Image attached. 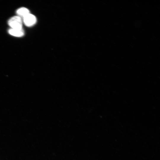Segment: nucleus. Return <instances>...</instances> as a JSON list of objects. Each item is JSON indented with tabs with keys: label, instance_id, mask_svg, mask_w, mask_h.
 <instances>
[{
	"label": "nucleus",
	"instance_id": "f257e3e1",
	"mask_svg": "<svg viewBox=\"0 0 160 160\" xmlns=\"http://www.w3.org/2000/svg\"><path fill=\"white\" fill-rule=\"evenodd\" d=\"M8 24L11 28L22 29V20L21 18L19 16H15L11 17L8 20Z\"/></svg>",
	"mask_w": 160,
	"mask_h": 160
},
{
	"label": "nucleus",
	"instance_id": "f03ea898",
	"mask_svg": "<svg viewBox=\"0 0 160 160\" xmlns=\"http://www.w3.org/2000/svg\"><path fill=\"white\" fill-rule=\"evenodd\" d=\"M23 19L24 24L28 27L33 26L36 22V19L35 16L30 13L23 17Z\"/></svg>",
	"mask_w": 160,
	"mask_h": 160
},
{
	"label": "nucleus",
	"instance_id": "7ed1b4c3",
	"mask_svg": "<svg viewBox=\"0 0 160 160\" xmlns=\"http://www.w3.org/2000/svg\"><path fill=\"white\" fill-rule=\"evenodd\" d=\"M9 33L11 35L17 37L23 36L24 32L23 29H20L11 28L8 31Z\"/></svg>",
	"mask_w": 160,
	"mask_h": 160
},
{
	"label": "nucleus",
	"instance_id": "20e7f679",
	"mask_svg": "<svg viewBox=\"0 0 160 160\" xmlns=\"http://www.w3.org/2000/svg\"><path fill=\"white\" fill-rule=\"evenodd\" d=\"M29 13V10L25 7H21L17 9L16 11L17 16L21 18H23Z\"/></svg>",
	"mask_w": 160,
	"mask_h": 160
}]
</instances>
